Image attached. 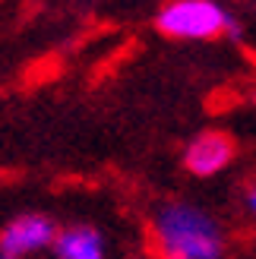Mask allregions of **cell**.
<instances>
[{
    "label": "cell",
    "instance_id": "7a4b0ae2",
    "mask_svg": "<svg viewBox=\"0 0 256 259\" xmlns=\"http://www.w3.org/2000/svg\"><path fill=\"white\" fill-rule=\"evenodd\" d=\"M155 25L168 38L184 41H209L219 35H240V22L228 16L222 4L215 0H171L155 16Z\"/></svg>",
    "mask_w": 256,
    "mask_h": 259
},
{
    "label": "cell",
    "instance_id": "8992f818",
    "mask_svg": "<svg viewBox=\"0 0 256 259\" xmlns=\"http://www.w3.org/2000/svg\"><path fill=\"white\" fill-rule=\"evenodd\" d=\"M247 209H250V212L256 215V184H253V187L247 190Z\"/></svg>",
    "mask_w": 256,
    "mask_h": 259
},
{
    "label": "cell",
    "instance_id": "3957f363",
    "mask_svg": "<svg viewBox=\"0 0 256 259\" xmlns=\"http://www.w3.org/2000/svg\"><path fill=\"white\" fill-rule=\"evenodd\" d=\"M57 237V225L41 212H22L0 231V256L4 259H25L32 253L48 250Z\"/></svg>",
    "mask_w": 256,
    "mask_h": 259
},
{
    "label": "cell",
    "instance_id": "52a82bcc",
    "mask_svg": "<svg viewBox=\"0 0 256 259\" xmlns=\"http://www.w3.org/2000/svg\"><path fill=\"white\" fill-rule=\"evenodd\" d=\"M0 259H4V256H0Z\"/></svg>",
    "mask_w": 256,
    "mask_h": 259
},
{
    "label": "cell",
    "instance_id": "277c9868",
    "mask_svg": "<svg viewBox=\"0 0 256 259\" xmlns=\"http://www.w3.org/2000/svg\"><path fill=\"white\" fill-rule=\"evenodd\" d=\"M231 158H234V139L222 130H206V133L190 139L184 149V164L196 177H215L231 164Z\"/></svg>",
    "mask_w": 256,
    "mask_h": 259
},
{
    "label": "cell",
    "instance_id": "6da1fadb",
    "mask_svg": "<svg viewBox=\"0 0 256 259\" xmlns=\"http://www.w3.org/2000/svg\"><path fill=\"white\" fill-rule=\"evenodd\" d=\"M161 259H222L225 237L219 222L193 202H164L152 218Z\"/></svg>",
    "mask_w": 256,
    "mask_h": 259
},
{
    "label": "cell",
    "instance_id": "5b68a950",
    "mask_svg": "<svg viewBox=\"0 0 256 259\" xmlns=\"http://www.w3.org/2000/svg\"><path fill=\"white\" fill-rule=\"evenodd\" d=\"M54 259H105V234L92 225L60 228L54 243Z\"/></svg>",
    "mask_w": 256,
    "mask_h": 259
}]
</instances>
